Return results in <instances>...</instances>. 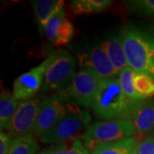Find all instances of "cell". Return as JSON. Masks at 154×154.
<instances>
[{"mask_svg": "<svg viewBox=\"0 0 154 154\" xmlns=\"http://www.w3.org/2000/svg\"><path fill=\"white\" fill-rule=\"evenodd\" d=\"M137 154H154V134H149L136 143Z\"/></svg>", "mask_w": 154, "mask_h": 154, "instance_id": "cell-23", "label": "cell"}, {"mask_svg": "<svg viewBox=\"0 0 154 154\" xmlns=\"http://www.w3.org/2000/svg\"><path fill=\"white\" fill-rule=\"evenodd\" d=\"M79 57L82 69L94 72L101 80L115 77L118 74L101 45L93 48L88 53L80 54Z\"/></svg>", "mask_w": 154, "mask_h": 154, "instance_id": "cell-11", "label": "cell"}, {"mask_svg": "<svg viewBox=\"0 0 154 154\" xmlns=\"http://www.w3.org/2000/svg\"><path fill=\"white\" fill-rule=\"evenodd\" d=\"M149 74L154 78V57L152 58V60L150 64V68H149Z\"/></svg>", "mask_w": 154, "mask_h": 154, "instance_id": "cell-25", "label": "cell"}, {"mask_svg": "<svg viewBox=\"0 0 154 154\" xmlns=\"http://www.w3.org/2000/svg\"><path fill=\"white\" fill-rule=\"evenodd\" d=\"M39 145L33 134L12 139L9 154H38Z\"/></svg>", "mask_w": 154, "mask_h": 154, "instance_id": "cell-18", "label": "cell"}, {"mask_svg": "<svg viewBox=\"0 0 154 154\" xmlns=\"http://www.w3.org/2000/svg\"><path fill=\"white\" fill-rule=\"evenodd\" d=\"M19 103L10 92H3L0 96V128L9 131L13 117L17 112Z\"/></svg>", "mask_w": 154, "mask_h": 154, "instance_id": "cell-15", "label": "cell"}, {"mask_svg": "<svg viewBox=\"0 0 154 154\" xmlns=\"http://www.w3.org/2000/svg\"><path fill=\"white\" fill-rule=\"evenodd\" d=\"M135 137L138 141L143 140L154 129V100L141 99L133 105L130 112Z\"/></svg>", "mask_w": 154, "mask_h": 154, "instance_id": "cell-10", "label": "cell"}, {"mask_svg": "<svg viewBox=\"0 0 154 154\" xmlns=\"http://www.w3.org/2000/svg\"><path fill=\"white\" fill-rule=\"evenodd\" d=\"M133 136H135V130L132 121L121 119L93 122L80 139L90 152L102 144Z\"/></svg>", "mask_w": 154, "mask_h": 154, "instance_id": "cell-5", "label": "cell"}, {"mask_svg": "<svg viewBox=\"0 0 154 154\" xmlns=\"http://www.w3.org/2000/svg\"><path fill=\"white\" fill-rule=\"evenodd\" d=\"M100 45L105 50L112 65L115 68L116 71L118 74L128 67L121 37L110 38L104 41Z\"/></svg>", "mask_w": 154, "mask_h": 154, "instance_id": "cell-14", "label": "cell"}, {"mask_svg": "<svg viewBox=\"0 0 154 154\" xmlns=\"http://www.w3.org/2000/svg\"><path fill=\"white\" fill-rule=\"evenodd\" d=\"M101 81L94 72L82 69L75 73L56 94L69 104L92 107Z\"/></svg>", "mask_w": 154, "mask_h": 154, "instance_id": "cell-4", "label": "cell"}, {"mask_svg": "<svg viewBox=\"0 0 154 154\" xmlns=\"http://www.w3.org/2000/svg\"><path fill=\"white\" fill-rule=\"evenodd\" d=\"M44 31L47 38L56 45L68 44L75 33L73 24L68 20L63 10L50 19Z\"/></svg>", "mask_w": 154, "mask_h": 154, "instance_id": "cell-12", "label": "cell"}, {"mask_svg": "<svg viewBox=\"0 0 154 154\" xmlns=\"http://www.w3.org/2000/svg\"><path fill=\"white\" fill-rule=\"evenodd\" d=\"M91 115L78 105L69 104L67 114L49 131L38 138L42 144H59L77 139L91 124Z\"/></svg>", "mask_w": 154, "mask_h": 154, "instance_id": "cell-3", "label": "cell"}, {"mask_svg": "<svg viewBox=\"0 0 154 154\" xmlns=\"http://www.w3.org/2000/svg\"><path fill=\"white\" fill-rule=\"evenodd\" d=\"M133 105L122 90L118 79L111 77L102 80L92 108L97 117L112 120H130Z\"/></svg>", "mask_w": 154, "mask_h": 154, "instance_id": "cell-1", "label": "cell"}, {"mask_svg": "<svg viewBox=\"0 0 154 154\" xmlns=\"http://www.w3.org/2000/svg\"><path fill=\"white\" fill-rule=\"evenodd\" d=\"M111 5L110 0H75L70 3L75 14H91L105 11Z\"/></svg>", "mask_w": 154, "mask_h": 154, "instance_id": "cell-19", "label": "cell"}, {"mask_svg": "<svg viewBox=\"0 0 154 154\" xmlns=\"http://www.w3.org/2000/svg\"><path fill=\"white\" fill-rule=\"evenodd\" d=\"M134 88L143 99L154 95V78L146 73H136L134 78Z\"/></svg>", "mask_w": 154, "mask_h": 154, "instance_id": "cell-21", "label": "cell"}, {"mask_svg": "<svg viewBox=\"0 0 154 154\" xmlns=\"http://www.w3.org/2000/svg\"><path fill=\"white\" fill-rule=\"evenodd\" d=\"M50 57L41 89V96L60 89L75 73V60L67 50L62 49L51 52Z\"/></svg>", "mask_w": 154, "mask_h": 154, "instance_id": "cell-6", "label": "cell"}, {"mask_svg": "<svg viewBox=\"0 0 154 154\" xmlns=\"http://www.w3.org/2000/svg\"><path fill=\"white\" fill-rule=\"evenodd\" d=\"M134 75H135V71L130 67H127L126 69H124L118 74V81L120 83L122 90L125 97L133 105L137 101L143 99L136 92L134 88Z\"/></svg>", "mask_w": 154, "mask_h": 154, "instance_id": "cell-17", "label": "cell"}, {"mask_svg": "<svg viewBox=\"0 0 154 154\" xmlns=\"http://www.w3.org/2000/svg\"><path fill=\"white\" fill-rule=\"evenodd\" d=\"M38 154H89L80 138L42 150Z\"/></svg>", "mask_w": 154, "mask_h": 154, "instance_id": "cell-20", "label": "cell"}, {"mask_svg": "<svg viewBox=\"0 0 154 154\" xmlns=\"http://www.w3.org/2000/svg\"><path fill=\"white\" fill-rule=\"evenodd\" d=\"M131 10L146 16H154V0L128 1Z\"/></svg>", "mask_w": 154, "mask_h": 154, "instance_id": "cell-22", "label": "cell"}, {"mask_svg": "<svg viewBox=\"0 0 154 154\" xmlns=\"http://www.w3.org/2000/svg\"><path fill=\"white\" fill-rule=\"evenodd\" d=\"M12 139L10 134L3 131L0 133V154H9L11 150Z\"/></svg>", "mask_w": 154, "mask_h": 154, "instance_id": "cell-24", "label": "cell"}, {"mask_svg": "<svg viewBox=\"0 0 154 154\" xmlns=\"http://www.w3.org/2000/svg\"><path fill=\"white\" fill-rule=\"evenodd\" d=\"M136 142L135 136L126 138L114 142L102 144L90 152L89 154H129Z\"/></svg>", "mask_w": 154, "mask_h": 154, "instance_id": "cell-16", "label": "cell"}, {"mask_svg": "<svg viewBox=\"0 0 154 154\" xmlns=\"http://www.w3.org/2000/svg\"><path fill=\"white\" fill-rule=\"evenodd\" d=\"M137 143V142H136ZM129 154H137V149H136V144H135V146H134V147L132 149V151L129 152Z\"/></svg>", "mask_w": 154, "mask_h": 154, "instance_id": "cell-26", "label": "cell"}, {"mask_svg": "<svg viewBox=\"0 0 154 154\" xmlns=\"http://www.w3.org/2000/svg\"><path fill=\"white\" fill-rule=\"evenodd\" d=\"M120 37L128 67L136 73L149 74L154 57V38L132 26L125 27Z\"/></svg>", "mask_w": 154, "mask_h": 154, "instance_id": "cell-2", "label": "cell"}, {"mask_svg": "<svg viewBox=\"0 0 154 154\" xmlns=\"http://www.w3.org/2000/svg\"><path fill=\"white\" fill-rule=\"evenodd\" d=\"M69 104L65 102L57 94L51 95L42 100L33 134L40 137L49 131L66 115Z\"/></svg>", "mask_w": 154, "mask_h": 154, "instance_id": "cell-7", "label": "cell"}, {"mask_svg": "<svg viewBox=\"0 0 154 154\" xmlns=\"http://www.w3.org/2000/svg\"><path fill=\"white\" fill-rule=\"evenodd\" d=\"M63 0H34L31 2L40 30H45L50 19L63 10Z\"/></svg>", "mask_w": 154, "mask_h": 154, "instance_id": "cell-13", "label": "cell"}, {"mask_svg": "<svg viewBox=\"0 0 154 154\" xmlns=\"http://www.w3.org/2000/svg\"><path fill=\"white\" fill-rule=\"evenodd\" d=\"M42 100L38 99H27L19 102L17 112L11 122L9 133L12 137H18L33 134Z\"/></svg>", "mask_w": 154, "mask_h": 154, "instance_id": "cell-8", "label": "cell"}, {"mask_svg": "<svg viewBox=\"0 0 154 154\" xmlns=\"http://www.w3.org/2000/svg\"><path fill=\"white\" fill-rule=\"evenodd\" d=\"M50 56H48L40 64L31 69L17 77L13 85V95L17 99L27 100L31 99L38 93L43 85L46 69L49 64Z\"/></svg>", "mask_w": 154, "mask_h": 154, "instance_id": "cell-9", "label": "cell"}]
</instances>
